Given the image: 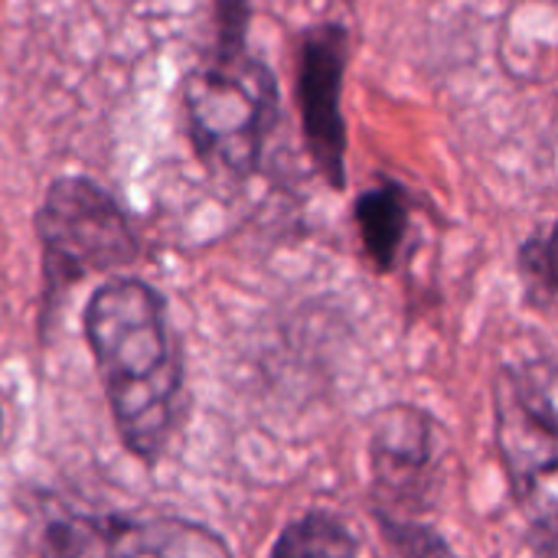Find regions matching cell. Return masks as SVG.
Segmentation results:
<instances>
[{
    "label": "cell",
    "mask_w": 558,
    "mask_h": 558,
    "mask_svg": "<svg viewBox=\"0 0 558 558\" xmlns=\"http://www.w3.org/2000/svg\"><path fill=\"white\" fill-rule=\"evenodd\" d=\"M85 337L121 441L131 454L154 461L170 441L183 386L163 298L137 278H111L88 298Z\"/></svg>",
    "instance_id": "cell-1"
},
{
    "label": "cell",
    "mask_w": 558,
    "mask_h": 558,
    "mask_svg": "<svg viewBox=\"0 0 558 558\" xmlns=\"http://www.w3.org/2000/svg\"><path fill=\"white\" fill-rule=\"evenodd\" d=\"M186 131L199 160L222 173H252L278 121V82L248 56L245 39H219L183 82Z\"/></svg>",
    "instance_id": "cell-2"
},
{
    "label": "cell",
    "mask_w": 558,
    "mask_h": 558,
    "mask_svg": "<svg viewBox=\"0 0 558 558\" xmlns=\"http://www.w3.org/2000/svg\"><path fill=\"white\" fill-rule=\"evenodd\" d=\"M36 229L52 294L92 271L124 268L141 252L118 199L85 177H62L46 190Z\"/></svg>",
    "instance_id": "cell-3"
},
{
    "label": "cell",
    "mask_w": 558,
    "mask_h": 558,
    "mask_svg": "<svg viewBox=\"0 0 558 558\" xmlns=\"http://www.w3.org/2000/svg\"><path fill=\"white\" fill-rule=\"evenodd\" d=\"M373 497L379 523H415L441 487V451L435 422L412 405H392L373 428Z\"/></svg>",
    "instance_id": "cell-4"
},
{
    "label": "cell",
    "mask_w": 558,
    "mask_h": 558,
    "mask_svg": "<svg viewBox=\"0 0 558 558\" xmlns=\"http://www.w3.org/2000/svg\"><path fill=\"white\" fill-rule=\"evenodd\" d=\"M350 36L340 23H320L304 33L298 56V105L304 141L330 186H347V124L340 111Z\"/></svg>",
    "instance_id": "cell-5"
},
{
    "label": "cell",
    "mask_w": 558,
    "mask_h": 558,
    "mask_svg": "<svg viewBox=\"0 0 558 558\" xmlns=\"http://www.w3.org/2000/svg\"><path fill=\"white\" fill-rule=\"evenodd\" d=\"M56 556H226V543L190 523H137L124 517H69L46 530Z\"/></svg>",
    "instance_id": "cell-6"
},
{
    "label": "cell",
    "mask_w": 558,
    "mask_h": 558,
    "mask_svg": "<svg viewBox=\"0 0 558 558\" xmlns=\"http://www.w3.org/2000/svg\"><path fill=\"white\" fill-rule=\"evenodd\" d=\"M500 448L520 510L543 536L558 539V428L543 432L500 415Z\"/></svg>",
    "instance_id": "cell-7"
},
{
    "label": "cell",
    "mask_w": 558,
    "mask_h": 558,
    "mask_svg": "<svg viewBox=\"0 0 558 558\" xmlns=\"http://www.w3.org/2000/svg\"><path fill=\"white\" fill-rule=\"evenodd\" d=\"M356 226L369 262L379 271H392L409 235V196L399 183H379L360 193Z\"/></svg>",
    "instance_id": "cell-8"
},
{
    "label": "cell",
    "mask_w": 558,
    "mask_h": 558,
    "mask_svg": "<svg viewBox=\"0 0 558 558\" xmlns=\"http://www.w3.org/2000/svg\"><path fill=\"white\" fill-rule=\"evenodd\" d=\"M356 553H360L356 536L337 517H330V513H307V517H301L271 546V556L278 558H340L356 556Z\"/></svg>",
    "instance_id": "cell-9"
},
{
    "label": "cell",
    "mask_w": 558,
    "mask_h": 558,
    "mask_svg": "<svg viewBox=\"0 0 558 558\" xmlns=\"http://www.w3.org/2000/svg\"><path fill=\"white\" fill-rule=\"evenodd\" d=\"M520 271L539 294H558V222L523 242Z\"/></svg>",
    "instance_id": "cell-10"
},
{
    "label": "cell",
    "mask_w": 558,
    "mask_h": 558,
    "mask_svg": "<svg viewBox=\"0 0 558 558\" xmlns=\"http://www.w3.org/2000/svg\"><path fill=\"white\" fill-rule=\"evenodd\" d=\"M386 530V539L392 543L396 553H409V556H428V553H451L448 543H441L432 530L418 526V523H379Z\"/></svg>",
    "instance_id": "cell-11"
}]
</instances>
